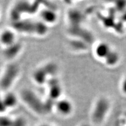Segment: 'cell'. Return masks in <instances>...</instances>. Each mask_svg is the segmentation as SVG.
Masks as SVG:
<instances>
[{
	"label": "cell",
	"instance_id": "obj_12",
	"mask_svg": "<svg viewBox=\"0 0 126 126\" xmlns=\"http://www.w3.org/2000/svg\"><path fill=\"white\" fill-rule=\"evenodd\" d=\"M28 122L25 117L22 116L13 118L11 126H27Z\"/></svg>",
	"mask_w": 126,
	"mask_h": 126
},
{
	"label": "cell",
	"instance_id": "obj_18",
	"mask_svg": "<svg viewBox=\"0 0 126 126\" xmlns=\"http://www.w3.org/2000/svg\"><path fill=\"white\" fill-rule=\"evenodd\" d=\"M79 126H90L89 124H86V123H83V124H80Z\"/></svg>",
	"mask_w": 126,
	"mask_h": 126
},
{
	"label": "cell",
	"instance_id": "obj_15",
	"mask_svg": "<svg viewBox=\"0 0 126 126\" xmlns=\"http://www.w3.org/2000/svg\"><path fill=\"white\" fill-rule=\"evenodd\" d=\"M7 110V109H6L2 97L0 96V114H5V111Z\"/></svg>",
	"mask_w": 126,
	"mask_h": 126
},
{
	"label": "cell",
	"instance_id": "obj_19",
	"mask_svg": "<svg viewBox=\"0 0 126 126\" xmlns=\"http://www.w3.org/2000/svg\"><path fill=\"white\" fill-rule=\"evenodd\" d=\"M0 14H1V10H0Z\"/></svg>",
	"mask_w": 126,
	"mask_h": 126
},
{
	"label": "cell",
	"instance_id": "obj_17",
	"mask_svg": "<svg viewBox=\"0 0 126 126\" xmlns=\"http://www.w3.org/2000/svg\"><path fill=\"white\" fill-rule=\"evenodd\" d=\"M123 126H126V116H124L123 122Z\"/></svg>",
	"mask_w": 126,
	"mask_h": 126
},
{
	"label": "cell",
	"instance_id": "obj_16",
	"mask_svg": "<svg viewBox=\"0 0 126 126\" xmlns=\"http://www.w3.org/2000/svg\"><path fill=\"white\" fill-rule=\"evenodd\" d=\"M54 126L53 125H51V124H47V123H43V124H39V126Z\"/></svg>",
	"mask_w": 126,
	"mask_h": 126
},
{
	"label": "cell",
	"instance_id": "obj_9",
	"mask_svg": "<svg viewBox=\"0 0 126 126\" xmlns=\"http://www.w3.org/2000/svg\"><path fill=\"white\" fill-rule=\"evenodd\" d=\"M3 102L7 110L15 108L19 102V97L15 93L7 91L2 96Z\"/></svg>",
	"mask_w": 126,
	"mask_h": 126
},
{
	"label": "cell",
	"instance_id": "obj_5",
	"mask_svg": "<svg viewBox=\"0 0 126 126\" xmlns=\"http://www.w3.org/2000/svg\"><path fill=\"white\" fill-rule=\"evenodd\" d=\"M16 32L13 29L5 28L0 32V45L6 48L14 45L17 42Z\"/></svg>",
	"mask_w": 126,
	"mask_h": 126
},
{
	"label": "cell",
	"instance_id": "obj_14",
	"mask_svg": "<svg viewBox=\"0 0 126 126\" xmlns=\"http://www.w3.org/2000/svg\"><path fill=\"white\" fill-rule=\"evenodd\" d=\"M120 89L123 94L126 95V76L122 79L120 84Z\"/></svg>",
	"mask_w": 126,
	"mask_h": 126
},
{
	"label": "cell",
	"instance_id": "obj_20",
	"mask_svg": "<svg viewBox=\"0 0 126 126\" xmlns=\"http://www.w3.org/2000/svg\"></svg>",
	"mask_w": 126,
	"mask_h": 126
},
{
	"label": "cell",
	"instance_id": "obj_4",
	"mask_svg": "<svg viewBox=\"0 0 126 126\" xmlns=\"http://www.w3.org/2000/svg\"><path fill=\"white\" fill-rule=\"evenodd\" d=\"M53 108L56 113L62 117H68L74 111V105L70 99L59 98L53 104Z\"/></svg>",
	"mask_w": 126,
	"mask_h": 126
},
{
	"label": "cell",
	"instance_id": "obj_1",
	"mask_svg": "<svg viewBox=\"0 0 126 126\" xmlns=\"http://www.w3.org/2000/svg\"><path fill=\"white\" fill-rule=\"evenodd\" d=\"M20 98L34 113L39 115L47 114L50 111L46 102L42 101L35 93L31 90H23Z\"/></svg>",
	"mask_w": 126,
	"mask_h": 126
},
{
	"label": "cell",
	"instance_id": "obj_11",
	"mask_svg": "<svg viewBox=\"0 0 126 126\" xmlns=\"http://www.w3.org/2000/svg\"><path fill=\"white\" fill-rule=\"evenodd\" d=\"M120 60V56L117 51L112 50L104 60V62L107 66L114 67L119 64Z\"/></svg>",
	"mask_w": 126,
	"mask_h": 126
},
{
	"label": "cell",
	"instance_id": "obj_10",
	"mask_svg": "<svg viewBox=\"0 0 126 126\" xmlns=\"http://www.w3.org/2000/svg\"><path fill=\"white\" fill-rule=\"evenodd\" d=\"M32 77L33 81L37 85H44L47 82L48 75L43 67L39 68L34 71Z\"/></svg>",
	"mask_w": 126,
	"mask_h": 126
},
{
	"label": "cell",
	"instance_id": "obj_6",
	"mask_svg": "<svg viewBox=\"0 0 126 126\" xmlns=\"http://www.w3.org/2000/svg\"><path fill=\"white\" fill-rule=\"evenodd\" d=\"M112 50V47L108 42H100L94 47V53L96 57L104 60Z\"/></svg>",
	"mask_w": 126,
	"mask_h": 126
},
{
	"label": "cell",
	"instance_id": "obj_7",
	"mask_svg": "<svg viewBox=\"0 0 126 126\" xmlns=\"http://www.w3.org/2000/svg\"><path fill=\"white\" fill-rule=\"evenodd\" d=\"M23 47L20 42L17 41L15 43L10 46L4 48V56L8 60L11 61L17 57L22 51Z\"/></svg>",
	"mask_w": 126,
	"mask_h": 126
},
{
	"label": "cell",
	"instance_id": "obj_3",
	"mask_svg": "<svg viewBox=\"0 0 126 126\" xmlns=\"http://www.w3.org/2000/svg\"><path fill=\"white\" fill-rule=\"evenodd\" d=\"M20 74V68L18 64L11 63L5 68L0 77V88L3 91H8L13 86Z\"/></svg>",
	"mask_w": 126,
	"mask_h": 126
},
{
	"label": "cell",
	"instance_id": "obj_13",
	"mask_svg": "<svg viewBox=\"0 0 126 126\" xmlns=\"http://www.w3.org/2000/svg\"><path fill=\"white\" fill-rule=\"evenodd\" d=\"M13 118L5 114H0V126H11Z\"/></svg>",
	"mask_w": 126,
	"mask_h": 126
},
{
	"label": "cell",
	"instance_id": "obj_2",
	"mask_svg": "<svg viewBox=\"0 0 126 126\" xmlns=\"http://www.w3.org/2000/svg\"><path fill=\"white\" fill-rule=\"evenodd\" d=\"M111 104L108 97H99L94 102L91 114V119L93 124L99 126L103 123L110 111Z\"/></svg>",
	"mask_w": 126,
	"mask_h": 126
},
{
	"label": "cell",
	"instance_id": "obj_8",
	"mask_svg": "<svg viewBox=\"0 0 126 126\" xmlns=\"http://www.w3.org/2000/svg\"><path fill=\"white\" fill-rule=\"evenodd\" d=\"M40 19L42 22L47 25L54 24L57 20V15L53 9L51 8H45L42 9L40 12Z\"/></svg>",
	"mask_w": 126,
	"mask_h": 126
}]
</instances>
